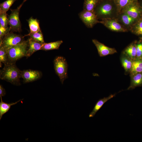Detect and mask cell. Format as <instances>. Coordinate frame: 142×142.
Returning <instances> with one entry per match:
<instances>
[{"label": "cell", "mask_w": 142, "mask_h": 142, "mask_svg": "<svg viewBox=\"0 0 142 142\" xmlns=\"http://www.w3.org/2000/svg\"><path fill=\"white\" fill-rule=\"evenodd\" d=\"M8 20L6 13H0V26L7 28Z\"/></svg>", "instance_id": "28"}, {"label": "cell", "mask_w": 142, "mask_h": 142, "mask_svg": "<svg viewBox=\"0 0 142 142\" xmlns=\"http://www.w3.org/2000/svg\"><path fill=\"white\" fill-rule=\"evenodd\" d=\"M120 20L122 23L125 26L130 27L136 22L134 19L124 13H121Z\"/></svg>", "instance_id": "17"}, {"label": "cell", "mask_w": 142, "mask_h": 142, "mask_svg": "<svg viewBox=\"0 0 142 142\" xmlns=\"http://www.w3.org/2000/svg\"><path fill=\"white\" fill-rule=\"evenodd\" d=\"M6 91L4 89L2 85H0V97L2 98L3 96H4L6 94Z\"/></svg>", "instance_id": "31"}, {"label": "cell", "mask_w": 142, "mask_h": 142, "mask_svg": "<svg viewBox=\"0 0 142 142\" xmlns=\"http://www.w3.org/2000/svg\"><path fill=\"white\" fill-rule=\"evenodd\" d=\"M27 0H24V1H23V3H22V4H23V3L24 2H25Z\"/></svg>", "instance_id": "33"}, {"label": "cell", "mask_w": 142, "mask_h": 142, "mask_svg": "<svg viewBox=\"0 0 142 142\" xmlns=\"http://www.w3.org/2000/svg\"><path fill=\"white\" fill-rule=\"evenodd\" d=\"M120 60L122 66L125 72L129 73L131 68L133 60L123 54L121 57Z\"/></svg>", "instance_id": "20"}, {"label": "cell", "mask_w": 142, "mask_h": 142, "mask_svg": "<svg viewBox=\"0 0 142 142\" xmlns=\"http://www.w3.org/2000/svg\"><path fill=\"white\" fill-rule=\"evenodd\" d=\"M0 62L6 64L9 63L7 50L0 45Z\"/></svg>", "instance_id": "27"}, {"label": "cell", "mask_w": 142, "mask_h": 142, "mask_svg": "<svg viewBox=\"0 0 142 142\" xmlns=\"http://www.w3.org/2000/svg\"><path fill=\"white\" fill-rule=\"evenodd\" d=\"M21 78L23 79L24 83H27L39 79L42 74L40 71L29 69L21 71Z\"/></svg>", "instance_id": "10"}, {"label": "cell", "mask_w": 142, "mask_h": 142, "mask_svg": "<svg viewBox=\"0 0 142 142\" xmlns=\"http://www.w3.org/2000/svg\"><path fill=\"white\" fill-rule=\"evenodd\" d=\"M28 22L30 29V33H33L41 31L39 22L37 19H34L31 17L28 20Z\"/></svg>", "instance_id": "19"}, {"label": "cell", "mask_w": 142, "mask_h": 142, "mask_svg": "<svg viewBox=\"0 0 142 142\" xmlns=\"http://www.w3.org/2000/svg\"><path fill=\"white\" fill-rule=\"evenodd\" d=\"M131 82L128 90L133 89L135 88L142 86V72L130 75Z\"/></svg>", "instance_id": "14"}, {"label": "cell", "mask_w": 142, "mask_h": 142, "mask_svg": "<svg viewBox=\"0 0 142 142\" xmlns=\"http://www.w3.org/2000/svg\"><path fill=\"white\" fill-rule=\"evenodd\" d=\"M28 43V40H25L7 50L9 63H16L18 60L26 56Z\"/></svg>", "instance_id": "3"}, {"label": "cell", "mask_w": 142, "mask_h": 142, "mask_svg": "<svg viewBox=\"0 0 142 142\" xmlns=\"http://www.w3.org/2000/svg\"><path fill=\"white\" fill-rule=\"evenodd\" d=\"M24 37L22 35L9 32L0 42V45L7 50L14 46L24 42L25 41Z\"/></svg>", "instance_id": "5"}, {"label": "cell", "mask_w": 142, "mask_h": 142, "mask_svg": "<svg viewBox=\"0 0 142 142\" xmlns=\"http://www.w3.org/2000/svg\"><path fill=\"white\" fill-rule=\"evenodd\" d=\"M116 11H117V9L115 1L100 0L95 7L94 12L98 19H102L111 18Z\"/></svg>", "instance_id": "2"}, {"label": "cell", "mask_w": 142, "mask_h": 142, "mask_svg": "<svg viewBox=\"0 0 142 142\" xmlns=\"http://www.w3.org/2000/svg\"><path fill=\"white\" fill-rule=\"evenodd\" d=\"M100 0H84V10L94 11L96 6Z\"/></svg>", "instance_id": "23"}, {"label": "cell", "mask_w": 142, "mask_h": 142, "mask_svg": "<svg viewBox=\"0 0 142 142\" xmlns=\"http://www.w3.org/2000/svg\"><path fill=\"white\" fill-rule=\"evenodd\" d=\"M22 5V4L15 9H11V13L8 17V24L11 30L13 31L20 32L21 30V24L19 18V9Z\"/></svg>", "instance_id": "7"}, {"label": "cell", "mask_w": 142, "mask_h": 142, "mask_svg": "<svg viewBox=\"0 0 142 142\" xmlns=\"http://www.w3.org/2000/svg\"><path fill=\"white\" fill-rule=\"evenodd\" d=\"M0 102V120L4 114L7 112L10 109L11 106L16 104L22 100H20L15 103H7L3 102L2 98H1Z\"/></svg>", "instance_id": "21"}, {"label": "cell", "mask_w": 142, "mask_h": 142, "mask_svg": "<svg viewBox=\"0 0 142 142\" xmlns=\"http://www.w3.org/2000/svg\"><path fill=\"white\" fill-rule=\"evenodd\" d=\"M21 72L16 66V63H8L4 65L3 69L0 70V78L14 85H19Z\"/></svg>", "instance_id": "1"}, {"label": "cell", "mask_w": 142, "mask_h": 142, "mask_svg": "<svg viewBox=\"0 0 142 142\" xmlns=\"http://www.w3.org/2000/svg\"><path fill=\"white\" fill-rule=\"evenodd\" d=\"M130 30L134 34L142 38V18L132 26L130 28Z\"/></svg>", "instance_id": "22"}, {"label": "cell", "mask_w": 142, "mask_h": 142, "mask_svg": "<svg viewBox=\"0 0 142 142\" xmlns=\"http://www.w3.org/2000/svg\"><path fill=\"white\" fill-rule=\"evenodd\" d=\"M136 57H142V38L136 41Z\"/></svg>", "instance_id": "29"}, {"label": "cell", "mask_w": 142, "mask_h": 142, "mask_svg": "<svg viewBox=\"0 0 142 142\" xmlns=\"http://www.w3.org/2000/svg\"><path fill=\"white\" fill-rule=\"evenodd\" d=\"M54 68L62 84L68 77V64L65 58L62 56L57 57L54 61Z\"/></svg>", "instance_id": "4"}, {"label": "cell", "mask_w": 142, "mask_h": 142, "mask_svg": "<svg viewBox=\"0 0 142 142\" xmlns=\"http://www.w3.org/2000/svg\"><path fill=\"white\" fill-rule=\"evenodd\" d=\"M79 16L85 25L89 28H92L95 24L99 23L94 11L83 10L79 13Z\"/></svg>", "instance_id": "8"}, {"label": "cell", "mask_w": 142, "mask_h": 142, "mask_svg": "<svg viewBox=\"0 0 142 142\" xmlns=\"http://www.w3.org/2000/svg\"><path fill=\"white\" fill-rule=\"evenodd\" d=\"M121 12L127 14L136 21L142 18V8L138 1L131 2L122 10Z\"/></svg>", "instance_id": "6"}, {"label": "cell", "mask_w": 142, "mask_h": 142, "mask_svg": "<svg viewBox=\"0 0 142 142\" xmlns=\"http://www.w3.org/2000/svg\"><path fill=\"white\" fill-rule=\"evenodd\" d=\"M115 94H111L107 97H104L99 99L95 104L92 110L90 113L89 117H93L103 105L108 100L115 97Z\"/></svg>", "instance_id": "13"}, {"label": "cell", "mask_w": 142, "mask_h": 142, "mask_svg": "<svg viewBox=\"0 0 142 142\" xmlns=\"http://www.w3.org/2000/svg\"><path fill=\"white\" fill-rule=\"evenodd\" d=\"M63 43V41L62 40L47 43H45L43 44L40 50L48 51L58 49L59 47Z\"/></svg>", "instance_id": "18"}, {"label": "cell", "mask_w": 142, "mask_h": 142, "mask_svg": "<svg viewBox=\"0 0 142 142\" xmlns=\"http://www.w3.org/2000/svg\"><path fill=\"white\" fill-rule=\"evenodd\" d=\"M136 41H135L131 43L124 49L123 52V54L133 60L136 57Z\"/></svg>", "instance_id": "15"}, {"label": "cell", "mask_w": 142, "mask_h": 142, "mask_svg": "<svg viewBox=\"0 0 142 142\" xmlns=\"http://www.w3.org/2000/svg\"><path fill=\"white\" fill-rule=\"evenodd\" d=\"M139 3L141 6L142 8V0H140V1L139 2Z\"/></svg>", "instance_id": "32"}, {"label": "cell", "mask_w": 142, "mask_h": 142, "mask_svg": "<svg viewBox=\"0 0 142 142\" xmlns=\"http://www.w3.org/2000/svg\"><path fill=\"white\" fill-rule=\"evenodd\" d=\"M16 0H7L0 4V13H6Z\"/></svg>", "instance_id": "26"}, {"label": "cell", "mask_w": 142, "mask_h": 142, "mask_svg": "<svg viewBox=\"0 0 142 142\" xmlns=\"http://www.w3.org/2000/svg\"><path fill=\"white\" fill-rule=\"evenodd\" d=\"M27 35L30 36V38L37 42L42 44L45 43L41 31L33 33H29Z\"/></svg>", "instance_id": "24"}, {"label": "cell", "mask_w": 142, "mask_h": 142, "mask_svg": "<svg viewBox=\"0 0 142 142\" xmlns=\"http://www.w3.org/2000/svg\"><path fill=\"white\" fill-rule=\"evenodd\" d=\"M113 0V1H116V0Z\"/></svg>", "instance_id": "35"}, {"label": "cell", "mask_w": 142, "mask_h": 142, "mask_svg": "<svg viewBox=\"0 0 142 142\" xmlns=\"http://www.w3.org/2000/svg\"><path fill=\"white\" fill-rule=\"evenodd\" d=\"M134 0H116L115 1L117 11L120 13L122 10Z\"/></svg>", "instance_id": "25"}, {"label": "cell", "mask_w": 142, "mask_h": 142, "mask_svg": "<svg viewBox=\"0 0 142 142\" xmlns=\"http://www.w3.org/2000/svg\"><path fill=\"white\" fill-rule=\"evenodd\" d=\"M99 23L113 31L125 32L127 31L126 29L119 23L117 20L113 18L102 19L101 21H99Z\"/></svg>", "instance_id": "9"}, {"label": "cell", "mask_w": 142, "mask_h": 142, "mask_svg": "<svg viewBox=\"0 0 142 142\" xmlns=\"http://www.w3.org/2000/svg\"><path fill=\"white\" fill-rule=\"evenodd\" d=\"M138 0H134V1H138Z\"/></svg>", "instance_id": "34"}, {"label": "cell", "mask_w": 142, "mask_h": 142, "mask_svg": "<svg viewBox=\"0 0 142 142\" xmlns=\"http://www.w3.org/2000/svg\"><path fill=\"white\" fill-rule=\"evenodd\" d=\"M28 47L26 56L28 57L36 51L40 50L43 44L37 42L31 38L28 40Z\"/></svg>", "instance_id": "12"}, {"label": "cell", "mask_w": 142, "mask_h": 142, "mask_svg": "<svg viewBox=\"0 0 142 142\" xmlns=\"http://www.w3.org/2000/svg\"><path fill=\"white\" fill-rule=\"evenodd\" d=\"M92 42L97 49L98 54L100 57L112 54L117 52L115 49L108 47L95 39H93Z\"/></svg>", "instance_id": "11"}, {"label": "cell", "mask_w": 142, "mask_h": 142, "mask_svg": "<svg viewBox=\"0 0 142 142\" xmlns=\"http://www.w3.org/2000/svg\"><path fill=\"white\" fill-rule=\"evenodd\" d=\"M11 30L10 27L5 28L0 26V42L1 41L4 36Z\"/></svg>", "instance_id": "30"}, {"label": "cell", "mask_w": 142, "mask_h": 142, "mask_svg": "<svg viewBox=\"0 0 142 142\" xmlns=\"http://www.w3.org/2000/svg\"><path fill=\"white\" fill-rule=\"evenodd\" d=\"M142 72V57H136L133 60L130 75Z\"/></svg>", "instance_id": "16"}]
</instances>
